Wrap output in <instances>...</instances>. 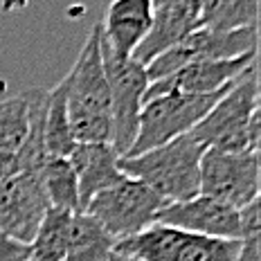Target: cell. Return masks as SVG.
Listing matches in <instances>:
<instances>
[{
	"label": "cell",
	"mask_w": 261,
	"mask_h": 261,
	"mask_svg": "<svg viewBox=\"0 0 261 261\" xmlns=\"http://www.w3.org/2000/svg\"><path fill=\"white\" fill-rule=\"evenodd\" d=\"M63 81L72 140L77 144H111V92L101 63L99 23L90 30L77 61Z\"/></svg>",
	"instance_id": "obj_1"
},
{
	"label": "cell",
	"mask_w": 261,
	"mask_h": 261,
	"mask_svg": "<svg viewBox=\"0 0 261 261\" xmlns=\"http://www.w3.org/2000/svg\"><path fill=\"white\" fill-rule=\"evenodd\" d=\"M207 149L225 153L259 151V79L257 65L239 77L212 106V111L189 130Z\"/></svg>",
	"instance_id": "obj_2"
},
{
	"label": "cell",
	"mask_w": 261,
	"mask_h": 261,
	"mask_svg": "<svg viewBox=\"0 0 261 261\" xmlns=\"http://www.w3.org/2000/svg\"><path fill=\"white\" fill-rule=\"evenodd\" d=\"M205 149L192 135L155 146L138 155L119 158V171L144 182L167 203H182L200 194V158Z\"/></svg>",
	"instance_id": "obj_3"
},
{
	"label": "cell",
	"mask_w": 261,
	"mask_h": 261,
	"mask_svg": "<svg viewBox=\"0 0 261 261\" xmlns=\"http://www.w3.org/2000/svg\"><path fill=\"white\" fill-rule=\"evenodd\" d=\"M113 252L140 261H239V239L192 234L162 223L115 241Z\"/></svg>",
	"instance_id": "obj_4"
},
{
	"label": "cell",
	"mask_w": 261,
	"mask_h": 261,
	"mask_svg": "<svg viewBox=\"0 0 261 261\" xmlns=\"http://www.w3.org/2000/svg\"><path fill=\"white\" fill-rule=\"evenodd\" d=\"M230 88V86H227ZM227 88L207 92V95H189V92H167L151 97L142 104L138 122V135L126 155H138L162 146L176 138H182L200 122L212 106L221 99ZM124 155V158H126Z\"/></svg>",
	"instance_id": "obj_5"
},
{
	"label": "cell",
	"mask_w": 261,
	"mask_h": 261,
	"mask_svg": "<svg viewBox=\"0 0 261 261\" xmlns=\"http://www.w3.org/2000/svg\"><path fill=\"white\" fill-rule=\"evenodd\" d=\"M99 47L104 74L108 81V92H111V146L119 158H124L135 142V135H138L140 111H142L144 92L149 88V77H146V68L140 61H135L133 57L119 59L111 52V47L106 45L104 36H101V27Z\"/></svg>",
	"instance_id": "obj_6"
},
{
	"label": "cell",
	"mask_w": 261,
	"mask_h": 261,
	"mask_svg": "<svg viewBox=\"0 0 261 261\" xmlns=\"http://www.w3.org/2000/svg\"><path fill=\"white\" fill-rule=\"evenodd\" d=\"M167 205L151 187L124 176L113 187L92 196L84 212L90 214L115 241L133 237L155 223V214Z\"/></svg>",
	"instance_id": "obj_7"
},
{
	"label": "cell",
	"mask_w": 261,
	"mask_h": 261,
	"mask_svg": "<svg viewBox=\"0 0 261 261\" xmlns=\"http://www.w3.org/2000/svg\"><path fill=\"white\" fill-rule=\"evenodd\" d=\"M257 50V27L232 32H216L207 27H198L192 34H187L182 41L171 45L169 50L158 54L153 61L144 65L146 77L151 81L165 79L176 70L185 68L194 61H214V59H232L239 54Z\"/></svg>",
	"instance_id": "obj_8"
},
{
	"label": "cell",
	"mask_w": 261,
	"mask_h": 261,
	"mask_svg": "<svg viewBox=\"0 0 261 261\" xmlns=\"http://www.w3.org/2000/svg\"><path fill=\"white\" fill-rule=\"evenodd\" d=\"M200 194L241 210L259 198V151L225 153L205 149L200 158Z\"/></svg>",
	"instance_id": "obj_9"
},
{
	"label": "cell",
	"mask_w": 261,
	"mask_h": 261,
	"mask_svg": "<svg viewBox=\"0 0 261 261\" xmlns=\"http://www.w3.org/2000/svg\"><path fill=\"white\" fill-rule=\"evenodd\" d=\"M257 65V50L239 54L232 59H214V61H194L176 70L165 79L151 81L144 92V101L167 92H189V95H207L232 86L239 77ZM142 101V104H144Z\"/></svg>",
	"instance_id": "obj_10"
},
{
	"label": "cell",
	"mask_w": 261,
	"mask_h": 261,
	"mask_svg": "<svg viewBox=\"0 0 261 261\" xmlns=\"http://www.w3.org/2000/svg\"><path fill=\"white\" fill-rule=\"evenodd\" d=\"M50 210L39 173H14L0 182V232L30 246L41 219Z\"/></svg>",
	"instance_id": "obj_11"
},
{
	"label": "cell",
	"mask_w": 261,
	"mask_h": 261,
	"mask_svg": "<svg viewBox=\"0 0 261 261\" xmlns=\"http://www.w3.org/2000/svg\"><path fill=\"white\" fill-rule=\"evenodd\" d=\"M155 223L216 239H239L241 234L239 210L203 194L182 203H167L155 214Z\"/></svg>",
	"instance_id": "obj_12"
},
{
	"label": "cell",
	"mask_w": 261,
	"mask_h": 261,
	"mask_svg": "<svg viewBox=\"0 0 261 261\" xmlns=\"http://www.w3.org/2000/svg\"><path fill=\"white\" fill-rule=\"evenodd\" d=\"M153 5V23L133 52V59L146 65L153 61L158 54L169 50L178 41L200 27V7L203 0H151Z\"/></svg>",
	"instance_id": "obj_13"
},
{
	"label": "cell",
	"mask_w": 261,
	"mask_h": 261,
	"mask_svg": "<svg viewBox=\"0 0 261 261\" xmlns=\"http://www.w3.org/2000/svg\"><path fill=\"white\" fill-rule=\"evenodd\" d=\"M153 23L151 0H111L99 23L101 36L111 52L119 59H130L146 39Z\"/></svg>",
	"instance_id": "obj_14"
},
{
	"label": "cell",
	"mask_w": 261,
	"mask_h": 261,
	"mask_svg": "<svg viewBox=\"0 0 261 261\" xmlns=\"http://www.w3.org/2000/svg\"><path fill=\"white\" fill-rule=\"evenodd\" d=\"M77 176L79 189V212L88 207L92 196L113 187L124 178L119 171V155L111 144H77L68 155Z\"/></svg>",
	"instance_id": "obj_15"
},
{
	"label": "cell",
	"mask_w": 261,
	"mask_h": 261,
	"mask_svg": "<svg viewBox=\"0 0 261 261\" xmlns=\"http://www.w3.org/2000/svg\"><path fill=\"white\" fill-rule=\"evenodd\" d=\"M115 250L113 239L86 212H74L68 234L65 261H106Z\"/></svg>",
	"instance_id": "obj_16"
},
{
	"label": "cell",
	"mask_w": 261,
	"mask_h": 261,
	"mask_svg": "<svg viewBox=\"0 0 261 261\" xmlns=\"http://www.w3.org/2000/svg\"><path fill=\"white\" fill-rule=\"evenodd\" d=\"M43 142L47 158H68L77 142L70 133L68 99H65V81L61 79L54 88L47 90L45 122H43Z\"/></svg>",
	"instance_id": "obj_17"
},
{
	"label": "cell",
	"mask_w": 261,
	"mask_h": 261,
	"mask_svg": "<svg viewBox=\"0 0 261 261\" xmlns=\"http://www.w3.org/2000/svg\"><path fill=\"white\" fill-rule=\"evenodd\" d=\"M39 180L50 207L72 212V214L79 212L77 176L68 158H47L39 171Z\"/></svg>",
	"instance_id": "obj_18"
},
{
	"label": "cell",
	"mask_w": 261,
	"mask_h": 261,
	"mask_svg": "<svg viewBox=\"0 0 261 261\" xmlns=\"http://www.w3.org/2000/svg\"><path fill=\"white\" fill-rule=\"evenodd\" d=\"M259 25V0H203L200 27L216 32Z\"/></svg>",
	"instance_id": "obj_19"
},
{
	"label": "cell",
	"mask_w": 261,
	"mask_h": 261,
	"mask_svg": "<svg viewBox=\"0 0 261 261\" xmlns=\"http://www.w3.org/2000/svg\"><path fill=\"white\" fill-rule=\"evenodd\" d=\"M72 212L50 207L41 219L36 234L30 243V254L36 261H65L68 250V234Z\"/></svg>",
	"instance_id": "obj_20"
},
{
	"label": "cell",
	"mask_w": 261,
	"mask_h": 261,
	"mask_svg": "<svg viewBox=\"0 0 261 261\" xmlns=\"http://www.w3.org/2000/svg\"><path fill=\"white\" fill-rule=\"evenodd\" d=\"M27 130H30V117L23 95L0 101V151L16 155L25 142Z\"/></svg>",
	"instance_id": "obj_21"
},
{
	"label": "cell",
	"mask_w": 261,
	"mask_h": 261,
	"mask_svg": "<svg viewBox=\"0 0 261 261\" xmlns=\"http://www.w3.org/2000/svg\"><path fill=\"white\" fill-rule=\"evenodd\" d=\"M30 246L0 232V261H25L30 259Z\"/></svg>",
	"instance_id": "obj_22"
},
{
	"label": "cell",
	"mask_w": 261,
	"mask_h": 261,
	"mask_svg": "<svg viewBox=\"0 0 261 261\" xmlns=\"http://www.w3.org/2000/svg\"><path fill=\"white\" fill-rule=\"evenodd\" d=\"M14 173H18L16 155H9V153H3V151H0V182L12 178Z\"/></svg>",
	"instance_id": "obj_23"
},
{
	"label": "cell",
	"mask_w": 261,
	"mask_h": 261,
	"mask_svg": "<svg viewBox=\"0 0 261 261\" xmlns=\"http://www.w3.org/2000/svg\"><path fill=\"white\" fill-rule=\"evenodd\" d=\"M106 261H140V259H135V257H128V254H119V252H113L111 257H108Z\"/></svg>",
	"instance_id": "obj_24"
},
{
	"label": "cell",
	"mask_w": 261,
	"mask_h": 261,
	"mask_svg": "<svg viewBox=\"0 0 261 261\" xmlns=\"http://www.w3.org/2000/svg\"><path fill=\"white\" fill-rule=\"evenodd\" d=\"M25 261H36V259H32V257H30V259H25Z\"/></svg>",
	"instance_id": "obj_25"
}]
</instances>
